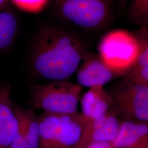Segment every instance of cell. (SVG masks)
<instances>
[{"label":"cell","instance_id":"277c9868","mask_svg":"<svg viewBox=\"0 0 148 148\" xmlns=\"http://www.w3.org/2000/svg\"><path fill=\"white\" fill-rule=\"evenodd\" d=\"M101 60L116 76H125L136 62L139 44L135 35L125 30H115L104 35L98 46Z\"/></svg>","mask_w":148,"mask_h":148},{"label":"cell","instance_id":"7c38bea8","mask_svg":"<svg viewBox=\"0 0 148 148\" xmlns=\"http://www.w3.org/2000/svg\"><path fill=\"white\" fill-rule=\"evenodd\" d=\"M62 114L43 111L39 117L38 148H56Z\"/></svg>","mask_w":148,"mask_h":148},{"label":"cell","instance_id":"9a60e30c","mask_svg":"<svg viewBox=\"0 0 148 148\" xmlns=\"http://www.w3.org/2000/svg\"><path fill=\"white\" fill-rule=\"evenodd\" d=\"M128 16L133 21L146 25L148 20V0H131Z\"/></svg>","mask_w":148,"mask_h":148},{"label":"cell","instance_id":"6da1fadb","mask_svg":"<svg viewBox=\"0 0 148 148\" xmlns=\"http://www.w3.org/2000/svg\"><path fill=\"white\" fill-rule=\"evenodd\" d=\"M88 53L84 42L73 33L59 27L45 26L34 38L30 66L39 78L66 80L77 70Z\"/></svg>","mask_w":148,"mask_h":148},{"label":"cell","instance_id":"e0dca14e","mask_svg":"<svg viewBox=\"0 0 148 148\" xmlns=\"http://www.w3.org/2000/svg\"><path fill=\"white\" fill-rule=\"evenodd\" d=\"M125 77L137 85L148 86V66H133Z\"/></svg>","mask_w":148,"mask_h":148},{"label":"cell","instance_id":"ac0fdd59","mask_svg":"<svg viewBox=\"0 0 148 148\" xmlns=\"http://www.w3.org/2000/svg\"><path fill=\"white\" fill-rule=\"evenodd\" d=\"M9 148H29L25 133L19 122L18 130L12 141Z\"/></svg>","mask_w":148,"mask_h":148},{"label":"cell","instance_id":"d6986e66","mask_svg":"<svg viewBox=\"0 0 148 148\" xmlns=\"http://www.w3.org/2000/svg\"><path fill=\"white\" fill-rule=\"evenodd\" d=\"M85 148H112L111 142H99L91 144Z\"/></svg>","mask_w":148,"mask_h":148},{"label":"cell","instance_id":"7a4b0ae2","mask_svg":"<svg viewBox=\"0 0 148 148\" xmlns=\"http://www.w3.org/2000/svg\"><path fill=\"white\" fill-rule=\"evenodd\" d=\"M119 0H53L54 11L64 21L88 31L103 29L115 19Z\"/></svg>","mask_w":148,"mask_h":148},{"label":"cell","instance_id":"8992f818","mask_svg":"<svg viewBox=\"0 0 148 148\" xmlns=\"http://www.w3.org/2000/svg\"><path fill=\"white\" fill-rule=\"evenodd\" d=\"M120 124L117 116L112 111L88 120L79 141L73 148H85L95 143L111 142L116 136Z\"/></svg>","mask_w":148,"mask_h":148},{"label":"cell","instance_id":"52a82bcc","mask_svg":"<svg viewBox=\"0 0 148 148\" xmlns=\"http://www.w3.org/2000/svg\"><path fill=\"white\" fill-rule=\"evenodd\" d=\"M11 94L10 83L7 82L0 85V148H9L18 130Z\"/></svg>","mask_w":148,"mask_h":148},{"label":"cell","instance_id":"30bf717a","mask_svg":"<svg viewBox=\"0 0 148 148\" xmlns=\"http://www.w3.org/2000/svg\"><path fill=\"white\" fill-rule=\"evenodd\" d=\"M80 101L82 114L88 120L98 117L111 111L112 106L110 95L102 86L90 88L81 97Z\"/></svg>","mask_w":148,"mask_h":148},{"label":"cell","instance_id":"8fae6325","mask_svg":"<svg viewBox=\"0 0 148 148\" xmlns=\"http://www.w3.org/2000/svg\"><path fill=\"white\" fill-rule=\"evenodd\" d=\"M88 119L78 111L62 114L56 148H73L78 143Z\"/></svg>","mask_w":148,"mask_h":148},{"label":"cell","instance_id":"2e32d148","mask_svg":"<svg viewBox=\"0 0 148 148\" xmlns=\"http://www.w3.org/2000/svg\"><path fill=\"white\" fill-rule=\"evenodd\" d=\"M18 9L26 12L37 13L43 10L49 0H10Z\"/></svg>","mask_w":148,"mask_h":148},{"label":"cell","instance_id":"3957f363","mask_svg":"<svg viewBox=\"0 0 148 148\" xmlns=\"http://www.w3.org/2000/svg\"><path fill=\"white\" fill-rule=\"evenodd\" d=\"M82 87L67 80L53 81L43 85H35L32 89L33 107L57 114L77 112Z\"/></svg>","mask_w":148,"mask_h":148},{"label":"cell","instance_id":"5b68a950","mask_svg":"<svg viewBox=\"0 0 148 148\" xmlns=\"http://www.w3.org/2000/svg\"><path fill=\"white\" fill-rule=\"evenodd\" d=\"M111 98V111L126 120L148 122V86L137 85L124 79L106 90Z\"/></svg>","mask_w":148,"mask_h":148},{"label":"cell","instance_id":"9c48e42d","mask_svg":"<svg viewBox=\"0 0 148 148\" xmlns=\"http://www.w3.org/2000/svg\"><path fill=\"white\" fill-rule=\"evenodd\" d=\"M112 148H148V122L125 120L111 142Z\"/></svg>","mask_w":148,"mask_h":148},{"label":"cell","instance_id":"ba28073f","mask_svg":"<svg viewBox=\"0 0 148 148\" xmlns=\"http://www.w3.org/2000/svg\"><path fill=\"white\" fill-rule=\"evenodd\" d=\"M77 70V81L82 87H103L117 76L95 54L88 53Z\"/></svg>","mask_w":148,"mask_h":148},{"label":"cell","instance_id":"5bb4252c","mask_svg":"<svg viewBox=\"0 0 148 148\" xmlns=\"http://www.w3.org/2000/svg\"><path fill=\"white\" fill-rule=\"evenodd\" d=\"M18 21L9 10L0 11V53L11 47L15 40Z\"/></svg>","mask_w":148,"mask_h":148},{"label":"cell","instance_id":"ffe728a7","mask_svg":"<svg viewBox=\"0 0 148 148\" xmlns=\"http://www.w3.org/2000/svg\"><path fill=\"white\" fill-rule=\"evenodd\" d=\"M9 0H0V11L8 10Z\"/></svg>","mask_w":148,"mask_h":148},{"label":"cell","instance_id":"4fadbf2b","mask_svg":"<svg viewBox=\"0 0 148 148\" xmlns=\"http://www.w3.org/2000/svg\"><path fill=\"white\" fill-rule=\"evenodd\" d=\"M18 121L23 128L29 148H38L40 141L39 117L32 110L14 106Z\"/></svg>","mask_w":148,"mask_h":148}]
</instances>
